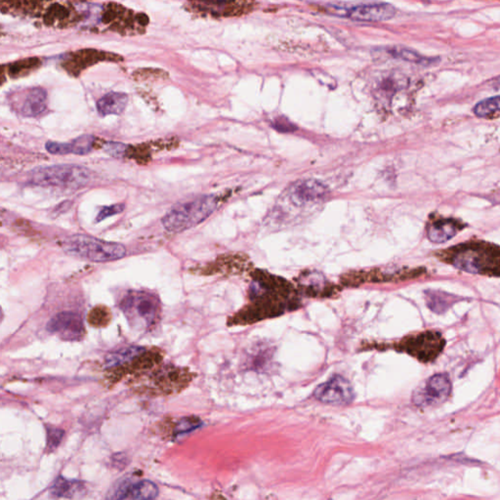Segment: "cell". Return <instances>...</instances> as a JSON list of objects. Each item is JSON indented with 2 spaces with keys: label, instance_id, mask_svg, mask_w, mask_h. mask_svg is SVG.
I'll return each mask as SVG.
<instances>
[{
  "label": "cell",
  "instance_id": "obj_21",
  "mask_svg": "<svg viewBox=\"0 0 500 500\" xmlns=\"http://www.w3.org/2000/svg\"><path fill=\"white\" fill-rule=\"evenodd\" d=\"M389 53L395 58L400 59V60L411 62V63L420 64V65H431V64L437 62V59H429L426 57L421 56L420 54L416 53V51L411 49L404 48V47H392Z\"/></svg>",
  "mask_w": 500,
  "mask_h": 500
},
{
  "label": "cell",
  "instance_id": "obj_4",
  "mask_svg": "<svg viewBox=\"0 0 500 500\" xmlns=\"http://www.w3.org/2000/svg\"><path fill=\"white\" fill-rule=\"evenodd\" d=\"M91 172L75 165H58L37 168L28 175V183L40 187L80 189L89 184Z\"/></svg>",
  "mask_w": 500,
  "mask_h": 500
},
{
  "label": "cell",
  "instance_id": "obj_12",
  "mask_svg": "<svg viewBox=\"0 0 500 500\" xmlns=\"http://www.w3.org/2000/svg\"><path fill=\"white\" fill-rule=\"evenodd\" d=\"M328 191V187L319 180H300L290 187L288 195L295 205H303L324 198Z\"/></svg>",
  "mask_w": 500,
  "mask_h": 500
},
{
  "label": "cell",
  "instance_id": "obj_1",
  "mask_svg": "<svg viewBox=\"0 0 500 500\" xmlns=\"http://www.w3.org/2000/svg\"><path fill=\"white\" fill-rule=\"evenodd\" d=\"M434 255L461 271L500 277V246L483 241H470L437 251Z\"/></svg>",
  "mask_w": 500,
  "mask_h": 500
},
{
  "label": "cell",
  "instance_id": "obj_14",
  "mask_svg": "<svg viewBox=\"0 0 500 500\" xmlns=\"http://www.w3.org/2000/svg\"><path fill=\"white\" fill-rule=\"evenodd\" d=\"M47 111V93L44 89L35 87L28 92L22 106V115L37 118Z\"/></svg>",
  "mask_w": 500,
  "mask_h": 500
},
{
  "label": "cell",
  "instance_id": "obj_13",
  "mask_svg": "<svg viewBox=\"0 0 500 500\" xmlns=\"http://www.w3.org/2000/svg\"><path fill=\"white\" fill-rule=\"evenodd\" d=\"M465 225L454 219H437L429 223L427 237L434 243H444L456 237Z\"/></svg>",
  "mask_w": 500,
  "mask_h": 500
},
{
  "label": "cell",
  "instance_id": "obj_18",
  "mask_svg": "<svg viewBox=\"0 0 500 500\" xmlns=\"http://www.w3.org/2000/svg\"><path fill=\"white\" fill-rule=\"evenodd\" d=\"M51 492L55 497L73 499V497H77L80 494H84V483L59 477L54 483Z\"/></svg>",
  "mask_w": 500,
  "mask_h": 500
},
{
  "label": "cell",
  "instance_id": "obj_10",
  "mask_svg": "<svg viewBox=\"0 0 500 500\" xmlns=\"http://www.w3.org/2000/svg\"><path fill=\"white\" fill-rule=\"evenodd\" d=\"M314 397L326 405H348L354 400L355 393L352 384L347 378L334 376L326 382L317 386Z\"/></svg>",
  "mask_w": 500,
  "mask_h": 500
},
{
  "label": "cell",
  "instance_id": "obj_23",
  "mask_svg": "<svg viewBox=\"0 0 500 500\" xmlns=\"http://www.w3.org/2000/svg\"><path fill=\"white\" fill-rule=\"evenodd\" d=\"M95 137L92 135L84 134L77 137L71 145V154L78 156H86L93 150Z\"/></svg>",
  "mask_w": 500,
  "mask_h": 500
},
{
  "label": "cell",
  "instance_id": "obj_5",
  "mask_svg": "<svg viewBox=\"0 0 500 500\" xmlns=\"http://www.w3.org/2000/svg\"><path fill=\"white\" fill-rule=\"evenodd\" d=\"M120 306L130 324L139 329L153 326L160 312V303L156 296L144 291H130Z\"/></svg>",
  "mask_w": 500,
  "mask_h": 500
},
{
  "label": "cell",
  "instance_id": "obj_7",
  "mask_svg": "<svg viewBox=\"0 0 500 500\" xmlns=\"http://www.w3.org/2000/svg\"><path fill=\"white\" fill-rule=\"evenodd\" d=\"M286 289L284 284H279L278 279L270 278V277H258V279L253 281L251 286L250 295L252 297V302L254 303L252 309L254 310V316H264V315L279 314V311L283 312L284 309L277 305L278 291Z\"/></svg>",
  "mask_w": 500,
  "mask_h": 500
},
{
  "label": "cell",
  "instance_id": "obj_19",
  "mask_svg": "<svg viewBox=\"0 0 500 500\" xmlns=\"http://www.w3.org/2000/svg\"><path fill=\"white\" fill-rule=\"evenodd\" d=\"M208 10L212 13L221 14L223 16H238L248 13L252 7L250 2H218V3H205Z\"/></svg>",
  "mask_w": 500,
  "mask_h": 500
},
{
  "label": "cell",
  "instance_id": "obj_24",
  "mask_svg": "<svg viewBox=\"0 0 500 500\" xmlns=\"http://www.w3.org/2000/svg\"><path fill=\"white\" fill-rule=\"evenodd\" d=\"M132 485L129 483V481L124 480L122 482L118 483L111 492H109L108 500H122L128 495H130L131 492Z\"/></svg>",
  "mask_w": 500,
  "mask_h": 500
},
{
  "label": "cell",
  "instance_id": "obj_2",
  "mask_svg": "<svg viewBox=\"0 0 500 500\" xmlns=\"http://www.w3.org/2000/svg\"><path fill=\"white\" fill-rule=\"evenodd\" d=\"M218 205L219 200L217 196H198L173 206L161 222L170 233H182L207 219L215 212Z\"/></svg>",
  "mask_w": 500,
  "mask_h": 500
},
{
  "label": "cell",
  "instance_id": "obj_27",
  "mask_svg": "<svg viewBox=\"0 0 500 500\" xmlns=\"http://www.w3.org/2000/svg\"><path fill=\"white\" fill-rule=\"evenodd\" d=\"M125 205L123 203H118L110 206H104L101 208L98 215H97L96 222L103 221L106 218L113 216V215L120 214L124 210Z\"/></svg>",
  "mask_w": 500,
  "mask_h": 500
},
{
  "label": "cell",
  "instance_id": "obj_26",
  "mask_svg": "<svg viewBox=\"0 0 500 500\" xmlns=\"http://www.w3.org/2000/svg\"><path fill=\"white\" fill-rule=\"evenodd\" d=\"M47 441H46V450L48 452H53L60 445L62 439L64 437L63 430L57 428H49L47 429Z\"/></svg>",
  "mask_w": 500,
  "mask_h": 500
},
{
  "label": "cell",
  "instance_id": "obj_30",
  "mask_svg": "<svg viewBox=\"0 0 500 500\" xmlns=\"http://www.w3.org/2000/svg\"><path fill=\"white\" fill-rule=\"evenodd\" d=\"M272 127L275 129L278 130L279 132H293L296 130V127L293 122H289L288 118L281 117L277 118L274 122H272Z\"/></svg>",
  "mask_w": 500,
  "mask_h": 500
},
{
  "label": "cell",
  "instance_id": "obj_22",
  "mask_svg": "<svg viewBox=\"0 0 500 500\" xmlns=\"http://www.w3.org/2000/svg\"><path fill=\"white\" fill-rule=\"evenodd\" d=\"M474 113L479 118H488L500 113V95L481 101L474 108Z\"/></svg>",
  "mask_w": 500,
  "mask_h": 500
},
{
  "label": "cell",
  "instance_id": "obj_29",
  "mask_svg": "<svg viewBox=\"0 0 500 500\" xmlns=\"http://www.w3.org/2000/svg\"><path fill=\"white\" fill-rule=\"evenodd\" d=\"M201 425V421L198 417H187L183 419L181 423H179L177 431L181 434L183 432H189V431L194 430V429L200 427Z\"/></svg>",
  "mask_w": 500,
  "mask_h": 500
},
{
  "label": "cell",
  "instance_id": "obj_8",
  "mask_svg": "<svg viewBox=\"0 0 500 500\" xmlns=\"http://www.w3.org/2000/svg\"><path fill=\"white\" fill-rule=\"evenodd\" d=\"M452 389V381L447 374H435L417 387L412 402L417 407H438L447 400Z\"/></svg>",
  "mask_w": 500,
  "mask_h": 500
},
{
  "label": "cell",
  "instance_id": "obj_15",
  "mask_svg": "<svg viewBox=\"0 0 500 500\" xmlns=\"http://www.w3.org/2000/svg\"><path fill=\"white\" fill-rule=\"evenodd\" d=\"M128 95L122 92H111L97 102V111L101 117L120 115L127 108Z\"/></svg>",
  "mask_w": 500,
  "mask_h": 500
},
{
  "label": "cell",
  "instance_id": "obj_28",
  "mask_svg": "<svg viewBox=\"0 0 500 500\" xmlns=\"http://www.w3.org/2000/svg\"><path fill=\"white\" fill-rule=\"evenodd\" d=\"M45 148L48 153L56 156L70 155V143H58V142H47Z\"/></svg>",
  "mask_w": 500,
  "mask_h": 500
},
{
  "label": "cell",
  "instance_id": "obj_3",
  "mask_svg": "<svg viewBox=\"0 0 500 500\" xmlns=\"http://www.w3.org/2000/svg\"><path fill=\"white\" fill-rule=\"evenodd\" d=\"M62 248L68 255L95 263L115 261L127 255L124 246L87 234L68 237L62 243Z\"/></svg>",
  "mask_w": 500,
  "mask_h": 500
},
{
  "label": "cell",
  "instance_id": "obj_25",
  "mask_svg": "<svg viewBox=\"0 0 500 500\" xmlns=\"http://www.w3.org/2000/svg\"><path fill=\"white\" fill-rule=\"evenodd\" d=\"M111 313L107 308L97 307L89 315V322L92 326H101L110 321Z\"/></svg>",
  "mask_w": 500,
  "mask_h": 500
},
{
  "label": "cell",
  "instance_id": "obj_16",
  "mask_svg": "<svg viewBox=\"0 0 500 500\" xmlns=\"http://www.w3.org/2000/svg\"><path fill=\"white\" fill-rule=\"evenodd\" d=\"M424 297L429 309L438 315L445 314L454 303L461 299L459 296L434 289L424 291Z\"/></svg>",
  "mask_w": 500,
  "mask_h": 500
},
{
  "label": "cell",
  "instance_id": "obj_31",
  "mask_svg": "<svg viewBox=\"0 0 500 500\" xmlns=\"http://www.w3.org/2000/svg\"><path fill=\"white\" fill-rule=\"evenodd\" d=\"M127 148V145L117 143V142H109V143H107L105 147H104V150L111 156H120L125 153Z\"/></svg>",
  "mask_w": 500,
  "mask_h": 500
},
{
  "label": "cell",
  "instance_id": "obj_17",
  "mask_svg": "<svg viewBox=\"0 0 500 500\" xmlns=\"http://www.w3.org/2000/svg\"><path fill=\"white\" fill-rule=\"evenodd\" d=\"M146 350L143 347H127L123 348L115 352L109 354L106 359V364L108 367H122L124 364L133 362L143 355Z\"/></svg>",
  "mask_w": 500,
  "mask_h": 500
},
{
  "label": "cell",
  "instance_id": "obj_6",
  "mask_svg": "<svg viewBox=\"0 0 500 500\" xmlns=\"http://www.w3.org/2000/svg\"><path fill=\"white\" fill-rule=\"evenodd\" d=\"M445 345V338L439 331H428L409 336L402 341V349L419 362L427 364L440 356Z\"/></svg>",
  "mask_w": 500,
  "mask_h": 500
},
{
  "label": "cell",
  "instance_id": "obj_11",
  "mask_svg": "<svg viewBox=\"0 0 500 500\" xmlns=\"http://www.w3.org/2000/svg\"><path fill=\"white\" fill-rule=\"evenodd\" d=\"M50 333L57 334L63 340L77 341L84 335V322L75 312L64 311L52 317L46 326Z\"/></svg>",
  "mask_w": 500,
  "mask_h": 500
},
{
  "label": "cell",
  "instance_id": "obj_20",
  "mask_svg": "<svg viewBox=\"0 0 500 500\" xmlns=\"http://www.w3.org/2000/svg\"><path fill=\"white\" fill-rule=\"evenodd\" d=\"M130 495L133 500H154L158 497V488L151 481H141L132 485Z\"/></svg>",
  "mask_w": 500,
  "mask_h": 500
},
{
  "label": "cell",
  "instance_id": "obj_32",
  "mask_svg": "<svg viewBox=\"0 0 500 500\" xmlns=\"http://www.w3.org/2000/svg\"><path fill=\"white\" fill-rule=\"evenodd\" d=\"M497 82H499V84H497V86H500V77H499V80H497Z\"/></svg>",
  "mask_w": 500,
  "mask_h": 500
},
{
  "label": "cell",
  "instance_id": "obj_9",
  "mask_svg": "<svg viewBox=\"0 0 500 500\" xmlns=\"http://www.w3.org/2000/svg\"><path fill=\"white\" fill-rule=\"evenodd\" d=\"M324 10L338 17L349 18L361 22H382L390 20L396 14L395 7L387 3L361 4L348 8L329 6H324Z\"/></svg>",
  "mask_w": 500,
  "mask_h": 500
}]
</instances>
